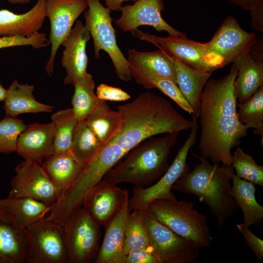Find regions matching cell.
Segmentation results:
<instances>
[{
    "label": "cell",
    "mask_w": 263,
    "mask_h": 263,
    "mask_svg": "<svg viewBox=\"0 0 263 263\" xmlns=\"http://www.w3.org/2000/svg\"><path fill=\"white\" fill-rule=\"evenodd\" d=\"M238 67L233 62L229 73L209 78L201 96V134L198 147L201 156L213 162L231 166V149L241 144L248 128L238 118L233 84Z\"/></svg>",
    "instance_id": "1"
},
{
    "label": "cell",
    "mask_w": 263,
    "mask_h": 263,
    "mask_svg": "<svg viewBox=\"0 0 263 263\" xmlns=\"http://www.w3.org/2000/svg\"><path fill=\"white\" fill-rule=\"evenodd\" d=\"M118 111L122 115V126L110 142L118 145L127 153L154 135L188 130L192 125V120L184 117L166 99L150 92L118 106Z\"/></svg>",
    "instance_id": "2"
},
{
    "label": "cell",
    "mask_w": 263,
    "mask_h": 263,
    "mask_svg": "<svg viewBox=\"0 0 263 263\" xmlns=\"http://www.w3.org/2000/svg\"><path fill=\"white\" fill-rule=\"evenodd\" d=\"M194 155L199 160L192 171L180 178L172 190L198 198L209 208L221 227L225 220L235 215L238 209L232 193L230 180L235 173L233 167L222 164L211 165L206 158Z\"/></svg>",
    "instance_id": "3"
},
{
    "label": "cell",
    "mask_w": 263,
    "mask_h": 263,
    "mask_svg": "<svg viewBox=\"0 0 263 263\" xmlns=\"http://www.w3.org/2000/svg\"><path fill=\"white\" fill-rule=\"evenodd\" d=\"M179 132L162 137H150L130 150L125 159L116 164L103 180L113 185L121 183L144 188L159 179L169 167L170 149L176 143Z\"/></svg>",
    "instance_id": "4"
},
{
    "label": "cell",
    "mask_w": 263,
    "mask_h": 263,
    "mask_svg": "<svg viewBox=\"0 0 263 263\" xmlns=\"http://www.w3.org/2000/svg\"><path fill=\"white\" fill-rule=\"evenodd\" d=\"M147 207L159 221L199 248L211 246L212 238L207 218L195 209L192 203L179 201L175 196L155 200Z\"/></svg>",
    "instance_id": "5"
},
{
    "label": "cell",
    "mask_w": 263,
    "mask_h": 263,
    "mask_svg": "<svg viewBox=\"0 0 263 263\" xmlns=\"http://www.w3.org/2000/svg\"><path fill=\"white\" fill-rule=\"evenodd\" d=\"M86 1L88 9L84 14L85 26L93 38L95 58L100 59V51H105L112 60L118 78L125 82L130 81L132 76L127 59L117 44L111 11L103 6L99 0Z\"/></svg>",
    "instance_id": "6"
},
{
    "label": "cell",
    "mask_w": 263,
    "mask_h": 263,
    "mask_svg": "<svg viewBox=\"0 0 263 263\" xmlns=\"http://www.w3.org/2000/svg\"><path fill=\"white\" fill-rule=\"evenodd\" d=\"M147 230L150 247L161 263H192L199 247L192 241L176 234L159 221L147 208L138 209Z\"/></svg>",
    "instance_id": "7"
},
{
    "label": "cell",
    "mask_w": 263,
    "mask_h": 263,
    "mask_svg": "<svg viewBox=\"0 0 263 263\" xmlns=\"http://www.w3.org/2000/svg\"><path fill=\"white\" fill-rule=\"evenodd\" d=\"M191 131L186 141L179 149L172 164L157 182L150 187L136 188L132 189L133 195L129 198L130 210L147 207L152 201L159 199H171L175 195L171 188L181 177L189 172L187 157L190 149L196 143L198 125L196 119L192 117Z\"/></svg>",
    "instance_id": "8"
},
{
    "label": "cell",
    "mask_w": 263,
    "mask_h": 263,
    "mask_svg": "<svg viewBox=\"0 0 263 263\" xmlns=\"http://www.w3.org/2000/svg\"><path fill=\"white\" fill-rule=\"evenodd\" d=\"M26 229L24 263H68L63 226L44 217Z\"/></svg>",
    "instance_id": "9"
},
{
    "label": "cell",
    "mask_w": 263,
    "mask_h": 263,
    "mask_svg": "<svg viewBox=\"0 0 263 263\" xmlns=\"http://www.w3.org/2000/svg\"><path fill=\"white\" fill-rule=\"evenodd\" d=\"M68 263L94 261L99 249L101 232L89 213L81 207L63 225Z\"/></svg>",
    "instance_id": "10"
},
{
    "label": "cell",
    "mask_w": 263,
    "mask_h": 263,
    "mask_svg": "<svg viewBox=\"0 0 263 263\" xmlns=\"http://www.w3.org/2000/svg\"><path fill=\"white\" fill-rule=\"evenodd\" d=\"M132 32L141 40L155 45L171 57L193 69L211 73L221 69L219 64L208 54L207 43L172 35L160 37L137 29Z\"/></svg>",
    "instance_id": "11"
},
{
    "label": "cell",
    "mask_w": 263,
    "mask_h": 263,
    "mask_svg": "<svg viewBox=\"0 0 263 263\" xmlns=\"http://www.w3.org/2000/svg\"><path fill=\"white\" fill-rule=\"evenodd\" d=\"M257 38L254 33L244 30L237 19L230 16L207 43L208 53L222 68L248 53Z\"/></svg>",
    "instance_id": "12"
},
{
    "label": "cell",
    "mask_w": 263,
    "mask_h": 263,
    "mask_svg": "<svg viewBox=\"0 0 263 263\" xmlns=\"http://www.w3.org/2000/svg\"><path fill=\"white\" fill-rule=\"evenodd\" d=\"M8 197H27L51 207L58 200L56 188L40 164L25 160L15 168Z\"/></svg>",
    "instance_id": "13"
},
{
    "label": "cell",
    "mask_w": 263,
    "mask_h": 263,
    "mask_svg": "<svg viewBox=\"0 0 263 263\" xmlns=\"http://www.w3.org/2000/svg\"><path fill=\"white\" fill-rule=\"evenodd\" d=\"M88 7L86 0H46L45 13L50 22L49 41L51 54L45 65L50 75L54 73L57 51L63 41L69 36L76 19Z\"/></svg>",
    "instance_id": "14"
},
{
    "label": "cell",
    "mask_w": 263,
    "mask_h": 263,
    "mask_svg": "<svg viewBox=\"0 0 263 263\" xmlns=\"http://www.w3.org/2000/svg\"><path fill=\"white\" fill-rule=\"evenodd\" d=\"M129 199V191L102 180L85 194L82 207L100 226L104 228Z\"/></svg>",
    "instance_id": "15"
},
{
    "label": "cell",
    "mask_w": 263,
    "mask_h": 263,
    "mask_svg": "<svg viewBox=\"0 0 263 263\" xmlns=\"http://www.w3.org/2000/svg\"><path fill=\"white\" fill-rule=\"evenodd\" d=\"M162 0H137L132 5L122 6L121 17L114 24L122 31H132L140 26L153 27L158 32H167L169 35L187 37V35L169 24L162 18L164 10Z\"/></svg>",
    "instance_id": "16"
},
{
    "label": "cell",
    "mask_w": 263,
    "mask_h": 263,
    "mask_svg": "<svg viewBox=\"0 0 263 263\" xmlns=\"http://www.w3.org/2000/svg\"><path fill=\"white\" fill-rule=\"evenodd\" d=\"M90 32L80 20H77L69 36L61 45L64 47L61 63L65 69V85H74L77 80L87 73L88 58L86 52Z\"/></svg>",
    "instance_id": "17"
},
{
    "label": "cell",
    "mask_w": 263,
    "mask_h": 263,
    "mask_svg": "<svg viewBox=\"0 0 263 263\" xmlns=\"http://www.w3.org/2000/svg\"><path fill=\"white\" fill-rule=\"evenodd\" d=\"M131 74L137 83L148 77L166 78L176 83L172 58L161 49L154 52L128 51L127 59Z\"/></svg>",
    "instance_id": "18"
},
{
    "label": "cell",
    "mask_w": 263,
    "mask_h": 263,
    "mask_svg": "<svg viewBox=\"0 0 263 263\" xmlns=\"http://www.w3.org/2000/svg\"><path fill=\"white\" fill-rule=\"evenodd\" d=\"M55 131L52 122L28 125L19 137L16 152L25 160L40 164L46 156L54 153Z\"/></svg>",
    "instance_id": "19"
},
{
    "label": "cell",
    "mask_w": 263,
    "mask_h": 263,
    "mask_svg": "<svg viewBox=\"0 0 263 263\" xmlns=\"http://www.w3.org/2000/svg\"><path fill=\"white\" fill-rule=\"evenodd\" d=\"M26 229L0 207V263H24Z\"/></svg>",
    "instance_id": "20"
},
{
    "label": "cell",
    "mask_w": 263,
    "mask_h": 263,
    "mask_svg": "<svg viewBox=\"0 0 263 263\" xmlns=\"http://www.w3.org/2000/svg\"><path fill=\"white\" fill-rule=\"evenodd\" d=\"M128 200L105 227L104 236L94 261L95 263H126L124 236L126 223L131 213Z\"/></svg>",
    "instance_id": "21"
},
{
    "label": "cell",
    "mask_w": 263,
    "mask_h": 263,
    "mask_svg": "<svg viewBox=\"0 0 263 263\" xmlns=\"http://www.w3.org/2000/svg\"><path fill=\"white\" fill-rule=\"evenodd\" d=\"M45 0H37L32 9L21 14L7 9L0 10V37H30L38 32L46 18Z\"/></svg>",
    "instance_id": "22"
},
{
    "label": "cell",
    "mask_w": 263,
    "mask_h": 263,
    "mask_svg": "<svg viewBox=\"0 0 263 263\" xmlns=\"http://www.w3.org/2000/svg\"><path fill=\"white\" fill-rule=\"evenodd\" d=\"M43 160L41 166L54 185L58 200L75 182L83 169L79 165L71 151L54 152L46 156Z\"/></svg>",
    "instance_id": "23"
},
{
    "label": "cell",
    "mask_w": 263,
    "mask_h": 263,
    "mask_svg": "<svg viewBox=\"0 0 263 263\" xmlns=\"http://www.w3.org/2000/svg\"><path fill=\"white\" fill-rule=\"evenodd\" d=\"M234 62L238 73L233 84L234 93L237 100L243 103L263 86V61L256 59L248 52Z\"/></svg>",
    "instance_id": "24"
},
{
    "label": "cell",
    "mask_w": 263,
    "mask_h": 263,
    "mask_svg": "<svg viewBox=\"0 0 263 263\" xmlns=\"http://www.w3.org/2000/svg\"><path fill=\"white\" fill-rule=\"evenodd\" d=\"M172 58L175 67L176 84L193 109L192 117L197 119L200 115L201 94L212 73L193 69Z\"/></svg>",
    "instance_id": "25"
},
{
    "label": "cell",
    "mask_w": 263,
    "mask_h": 263,
    "mask_svg": "<svg viewBox=\"0 0 263 263\" xmlns=\"http://www.w3.org/2000/svg\"><path fill=\"white\" fill-rule=\"evenodd\" d=\"M33 85L20 84L17 80L13 81L3 101L6 115L17 117L26 113L52 112L54 107L36 100Z\"/></svg>",
    "instance_id": "26"
},
{
    "label": "cell",
    "mask_w": 263,
    "mask_h": 263,
    "mask_svg": "<svg viewBox=\"0 0 263 263\" xmlns=\"http://www.w3.org/2000/svg\"><path fill=\"white\" fill-rule=\"evenodd\" d=\"M84 120L103 147L118 134L122 123L120 113L111 110L104 100Z\"/></svg>",
    "instance_id": "27"
},
{
    "label": "cell",
    "mask_w": 263,
    "mask_h": 263,
    "mask_svg": "<svg viewBox=\"0 0 263 263\" xmlns=\"http://www.w3.org/2000/svg\"><path fill=\"white\" fill-rule=\"evenodd\" d=\"M231 180L232 196L243 211L244 224L248 227L252 225H259L263 218V207L256 199L257 188L253 183L239 177L235 173Z\"/></svg>",
    "instance_id": "28"
},
{
    "label": "cell",
    "mask_w": 263,
    "mask_h": 263,
    "mask_svg": "<svg viewBox=\"0 0 263 263\" xmlns=\"http://www.w3.org/2000/svg\"><path fill=\"white\" fill-rule=\"evenodd\" d=\"M0 207L8 211L25 228L44 218L51 210L43 203L27 197L0 199Z\"/></svg>",
    "instance_id": "29"
},
{
    "label": "cell",
    "mask_w": 263,
    "mask_h": 263,
    "mask_svg": "<svg viewBox=\"0 0 263 263\" xmlns=\"http://www.w3.org/2000/svg\"><path fill=\"white\" fill-rule=\"evenodd\" d=\"M103 147L85 120L78 121L73 133L71 152L79 165L84 169Z\"/></svg>",
    "instance_id": "30"
},
{
    "label": "cell",
    "mask_w": 263,
    "mask_h": 263,
    "mask_svg": "<svg viewBox=\"0 0 263 263\" xmlns=\"http://www.w3.org/2000/svg\"><path fill=\"white\" fill-rule=\"evenodd\" d=\"M74 94L72 98V110L77 121L84 119L103 101L94 93L95 82L88 73L76 81L73 85Z\"/></svg>",
    "instance_id": "31"
},
{
    "label": "cell",
    "mask_w": 263,
    "mask_h": 263,
    "mask_svg": "<svg viewBox=\"0 0 263 263\" xmlns=\"http://www.w3.org/2000/svg\"><path fill=\"white\" fill-rule=\"evenodd\" d=\"M55 131L53 143L54 153L71 151L73 135L77 122L72 108L58 111L51 116Z\"/></svg>",
    "instance_id": "32"
},
{
    "label": "cell",
    "mask_w": 263,
    "mask_h": 263,
    "mask_svg": "<svg viewBox=\"0 0 263 263\" xmlns=\"http://www.w3.org/2000/svg\"><path fill=\"white\" fill-rule=\"evenodd\" d=\"M239 120L256 134L263 136V86L249 99L237 105Z\"/></svg>",
    "instance_id": "33"
},
{
    "label": "cell",
    "mask_w": 263,
    "mask_h": 263,
    "mask_svg": "<svg viewBox=\"0 0 263 263\" xmlns=\"http://www.w3.org/2000/svg\"><path fill=\"white\" fill-rule=\"evenodd\" d=\"M124 242L126 254L135 249L150 247L148 231L138 209L132 210L127 219L125 227Z\"/></svg>",
    "instance_id": "34"
},
{
    "label": "cell",
    "mask_w": 263,
    "mask_h": 263,
    "mask_svg": "<svg viewBox=\"0 0 263 263\" xmlns=\"http://www.w3.org/2000/svg\"><path fill=\"white\" fill-rule=\"evenodd\" d=\"M233 155L231 166L239 177L263 188V166L258 165L252 156L237 147Z\"/></svg>",
    "instance_id": "35"
},
{
    "label": "cell",
    "mask_w": 263,
    "mask_h": 263,
    "mask_svg": "<svg viewBox=\"0 0 263 263\" xmlns=\"http://www.w3.org/2000/svg\"><path fill=\"white\" fill-rule=\"evenodd\" d=\"M27 126L16 116L6 115L0 121V153L16 152L19 137Z\"/></svg>",
    "instance_id": "36"
},
{
    "label": "cell",
    "mask_w": 263,
    "mask_h": 263,
    "mask_svg": "<svg viewBox=\"0 0 263 263\" xmlns=\"http://www.w3.org/2000/svg\"><path fill=\"white\" fill-rule=\"evenodd\" d=\"M137 84L145 88H156L172 99L181 109L192 114L193 111L184 97L177 84L169 79L156 77H148L140 80Z\"/></svg>",
    "instance_id": "37"
},
{
    "label": "cell",
    "mask_w": 263,
    "mask_h": 263,
    "mask_svg": "<svg viewBox=\"0 0 263 263\" xmlns=\"http://www.w3.org/2000/svg\"><path fill=\"white\" fill-rule=\"evenodd\" d=\"M50 44L45 33L36 32L30 37L22 36L0 37V49L15 46H31L33 48L40 49Z\"/></svg>",
    "instance_id": "38"
},
{
    "label": "cell",
    "mask_w": 263,
    "mask_h": 263,
    "mask_svg": "<svg viewBox=\"0 0 263 263\" xmlns=\"http://www.w3.org/2000/svg\"><path fill=\"white\" fill-rule=\"evenodd\" d=\"M236 227L243 235L246 244L255 254L258 260L263 259V241L256 236L244 223L238 224Z\"/></svg>",
    "instance_id": "39"
},
{
    "label": "cell",
    "mask_w": 263,
    "mask_h": 263,
    "mask_svg": "<svg viewBox=\"0 0 263 263\" xmlns=\"http://www.w3.org/2000/svg\"><path fill=\"white\" fill-rule=\"evenodd\" d=\"M95 94L104 101H123L131 98V95L122 89L105 84H101L97 87Z\"/></svg>",
    "instance_id": "40"
},
{
    "label": "cell",
    "mask_w": 263,
    "mask_h": 263,
    "mask_svg": "<svg viewBox=\"0 0 263 263\" xmlns=\"http://www.w3.org/2000/svg\"><path fill=\"white\" fill-rule=\"evenodd\" d=\"M126 263H161L150 247L139 248L126 254Z\"/></svg>",
    "instance_id": "41"
},
{
    "label": "cell",
    "mask_w": 263,
    "mask_h": 263,
    "mask_svg": "<svg viewBox=\"0 0 263 263\" xmlns=\"http://www.w3.org/2000/svg\"><path fill=\"white\" fill-rule=\"evenodd\" d=\"M251 27L253 30L263 33V0H261L250 10Z\"/></svg>",
    "instance_id": "42"
},
{
    "label": "cell",
    "mask_w": 263,
    "mask_h": 263,
    "mask_svg": "<svg viewBox=\"0 0 263 263\" xmlns=\"http://www.w3.org/2000/svg\"><path fill=\"white\" fill-rule=\"evenodd\" d=\"M249 53L256 59L263 61V37L259 36Z\"/></svg>",
    "instance_id": "43"
},
{
    "label": "cell",
    "mask_w": 263,
    "mask_h": 263,
    "mask_svg": "<svg viewBox=\"0 0 263 263\" xmlns=\"http://www.w3.org/2000/svg\"><path fill=\"white\" fill-rule=\"evenodd\" d=\"M232 3L245 10H250L261 0H228Z\"/></svg>",
    "instance_id": "44"
},
{
    "label": "cell",
    "mask_w": 263,
    "mask_h": 263,
    "mask_svg": "<svg viewBox=\"0 0 263 263\" xmlns=\"http://www.w3.org/2000/svg\"><path fill=\"white\" fill-rule=\"evenodd\" d=\"M106 7L111 11H119L121 10L122 7V4L124 1L132 0L136 1L137 0H104Z\"/></svg>",
    "instance_id": "45"
},
{
    "label": "cell",
    "mask_w": 263,
    "mask_h": 263,
    "mask_svg": "<svg viewBox=\"0 0 263 263\" xmlns=\"http://www.w3.org/2000/svg\"><path fill=\"white\" fill-rule=\"evenodd\" d=\"M7 94V90H6L0 81V102L3 101Z\"/></svg>",
    "instance_id": "46"
},
{
    "label": "cell",
    "mask_w": 263,
    "mask_h": 263,
    "mask_svg": "<svg viewBox=\"0 0 263 263\" xmlns=\"http://www.w3.org/2000/svg\"><path fill=\"white\" fill-rule=\"evenodd\" d=\"M10 3L13 4H24L30 2L31 0H7Z\"/></svg>",
    "instance_id": "47"
}]
</instances>
